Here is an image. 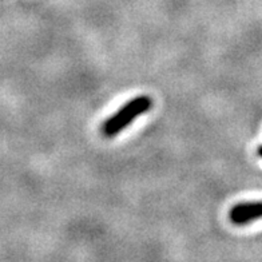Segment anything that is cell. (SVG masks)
Listing matches in <instances>:
<instances>
[{
  "mask_svg": "<svg viewBox=\"0 0 262 262\" xmlns=\"http://www.w3.org/2000/svg\"><path fill=\"white\" fill-rule=\"evenodd\" d=\"M152 99L147 95H139L133 98L127 103L122 106L115 114L111 115L108 119L102 124V134L106 138H114L122 130L130 126L138 117L151 110Z\"/></svg>",
  "mask_w": 262,
  "mask_h": 262,
  "instance_id": "cell-1",
  "label": "cell"
},
{
  "mask_svg": "<svg viewBox=\"0 0 262 262\" xmlns=\"http://www.w3.org/2000/svg\"><path fill=\"white\" fill-rule=\"evenodd\" d=\"M262 218V201L255 202H241L231 207L229 211V220L235 226L252 224Z\"/></svg>",
  "mask_w": 262,
  "mask_h": 262,
  "instance_id": "cell-2",
  "label": "cell"
},
{
  "mask_svg": "<svg viewBox=\"0 0 262 262\" xmlns=\"http://www.w3.org/2000/svg\"><path fill=\"white\" fill-rule=\"evenodd\" d=\"M257 154H258L259 158H262V145H259L258 147H257Z\"/></svg>",
  "mask_w": 262,
  "mask_h": 262,
  "instance_id": "cell-3",
  "label": "cell"
}]
</instances>
